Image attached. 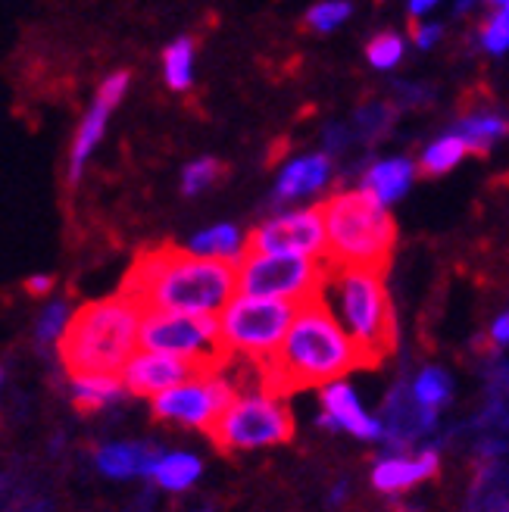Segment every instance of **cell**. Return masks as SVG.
Segmentation results:
<instances>
[{"label":"cell","instance_id":"obj_7","mask_svg":"<svg viewBox=\"0 0 509 512\" xmlns=\"http://www.w3.org/2000/svg\"><path fill=\"white\" fill-rule=\"evenodd\" d=\"M294 319V303L266 300V297H244L235 294L216 313L222 350L235 360L260 363L278 344Z\"/></svg>","mask_w":509,"mask_h":512},{"label":"cell","instance_id":"obj_20","mask_svg":"<svg viewBox=\"0 0 509 512\" xmlns=\"http://www.w3.org/2000/svg\"><path fill=\"white\" fill-rule=\"evenodd\" d=\"M244 244H247V235L241 232L238 225L232 222H216L210 228H203L197 232L191 241H188V253L194 256H203V260H219V263H238L244 256Z\"/></svg>","mask_w":509,"mask_h":512},{"label":"cell","instance_id":"obj_33","mask_svg":"<svg viewBox=\"0 0 509 512\" xmlns=\"http://www.w3.org/2000/svg\"><path fill=\"white\" fill-rule=\"evenodd\" d=\"M350 144H353L350 125H344V122H328L322 128V153H325V157H338V153H344Z\"/></svg>","mask_w":509,"mask_h":512},{"label":"cell","instance_id":"obj_39","mask_svg":"<svg viewBox=\"0 0 509 512\" xmlns=\"http://www.w3.org/2000/svg\"><path fill=\"white\" fill-rule=\"evenodd\" d=\"M475 7H478V0H456V4H453L456 16H466V13H472Z\"/></svg>","mask_w":509,"mask_h":512},{"label":"cell","instance_id":"obj_10","mask_svg":"<svg viewBox=\"0 0 509 512\" xmlns=\"http://www.w3.org/2000/svg\"><path fill=\"white\" fill-rule=\"evenodd\" d=\"M235 394H238V388L232 384V378H228V372L222 369L216 375H200V378L182 381V384H175V388L157 394L154 416L163 422L207 431L213 425V419L232 403Z\"/></svg>","mask_w":509,"mask_h":512},{"label":"cell","instance_id":"obj_30","mask_svg":"<svg viewBox=\"0 0 509 512\" xmlns=\"http://www.w3.org/2000/svg\"><path fill=\"white\" fill-rule=\"evenodd\" d=\"M222 175V163L216 157H197L182 169V194L185 197H197L207 188H213Z\"/></svg>","mask_w":509,"mask_h":512},{"label":"cell","instance_id":"obj_18","mask_svg":"<svg viewBox=\"0 0 509 512\" xmlns=\"http://www.w3.org/2000/svg\"><path fill=\"white\" fill-rule=\"evenodd\" d=\"M435 472H438V453L435 450H422L416 456L397 453V456L381 459V463L375 466L372 484L381 494H400V491H410L413 484L431 478Z\"/></svg>","mask_w":509,"mask_h":512},{"label":"cell","instance_id":"obj_26","mask_svg":"<svg viewBox=\"0 0 509 512\" xmlns=\"http://www.w3.org/2000/svg\"><path fill=\"white\" fill-rule=\"evenodd\" d=\"M397 122V107L394 104H385V100H375V104H366L356 110L353 116V141H363V144H375L381 141L388 132H391V125Z\"/></svg>","mask_w":509,"mask_h":512},{"label":"cell","instance_id":"obj_36","mask_svg":"<svg viewBox=\"0 0 509 512\" xmlns=\"http://www.w3.org/2000/svg\"><path fill=\"white\" fill-rule=\"evenodd\" d=\"M25 288H29V294H35V297H44V294L54 291V278H50V275H32L29 281H25Z\"/></svg>","mask_w":509,"mask_h":512},{"label":"cell","instance_id":"obj_31","mask_svg":"<svg viewBox=\"0 0 509 512\" xmlns=\"http://www.w3.org/2000/svg\"><path fill=\"white\" fill-rule=\"evenodd\" d=\"M478 44L485 54L503 57L509 50V7H497L478 32Z\"/></svg>","mask_w":509,"mask_h":512},{"label":"cell","instance_id":"obj_14","mask_svg":"<svg viewBox=\"0 0 509 512\" xmlns=\"http://www.w3.org/2000/svg\"><path fill=\"white\" fill-rule=\"evenodd\" d=\"M378 422H381V441H385L388 450H410L419 438L435 431L438 413L416 403V397L410 394V384L400 381L385 400V419Z\"/></svg>","mask_w":509,"mask_h":512},{"label":"cell","instance_id":"obj_1","mask_svg":"<svg viewBox=\"0 0 509 512\" xmlns=\"http://www.w3.org/2000/svg\"><path fill=\"white\" fill-rule=\"evenodd\" d=\"M250 366L257 391L272 397H288L303 388H325L356 369H369L363 350L350 341L322 294L297 303L282 344Z\"/></svg>","mask_w":509,"mask_h":512},{"label":"cell","instance_id":"obj_38","mask_svg":"<svg viewBox=\"0 0 509 512\" xmlns=\"http://www.w3.org/2000/svg\"><path fill=\"white\" fill-rule=\"evenodd\" d=\"M506 335H509V316L503 313V316H497V319H494V328H491V338H494V344H497V347H503V344L509 341Z\"/></svg>","mask_w":509,"mask_h":512},{"label":"cell","instance_id":"obj_9","mask_svg":"<svg viewBox=\"0 0 509 512\" xmlns=\"http://www.w3.org/2000/svg\"><path fill=\"white\" fill-rule=\"evenodd\" d=\"M141 350L175 353L182 360H191L207 372H222L228 356L219 341L216 316H178V313H144L138 328Z\"/></svg>","mask_w":509,"mask_h":512},{"label":"cell","instance_id":"obj_12","mask_svg":"<svg viewBox=\"0 0 509 512\" xmlns=\"http://www.w3.org/2000/svg\"><path fill=\"white\" fill-rule=\"evenodd\" d=\"M132 85V75L129 72H113L107 75L104 82H100L94 100H91V107L85 110L79 128H75V138H72V150H69V182L75 185L82 178L88 160L94 157V150L97 144L104 141L107 135V125H110V116L116 113L119 107V100L125 97V91H129Z\"/></svg>","mask_w":509,"mask_h":512},{"label":"cell","instance_id":"obj_5","mask_svg":"<svg viewBox=\"0 0 509 512\" xmlns=\"http://www.w3.org/2000/svg\"><path fill=\"white\" fill-rule=\"evenodd\" d=\"M322 300L350 341L363 350L369 369L385 363V356L397 344V319L385 288V272L325 266Z\"/></svg>","mask_w":509,"mask_h":512},{"label":"cell","instance_id":"obj_11","mask_svg":"<svg viewBox=\"0 0 509 512\" xmlns=\"http://www.w3.org/2000/svg\"><path fill=\"white\" fill-rule=\"evenodd\" d=\"M244 253H291L322 260L325 253V225L319 207L285 210L266 222H260L247 235Z\"/></svg>","mask_w":509,"mask_h":512},{"label":"cell","instance_id":"obj_15","mask_svg":"<svg viewBox=\"0 0 509 512\" xmlns=\"http://www.w3.org/2000/svg\"><path fill=\"white\" fill-rule=\"evenodd\" d=\"M319 422L328 428H341L360 441L381 438V422L366 413V406L353 394L347 381H332L322 388V419Z\"/></svg>","mask_w":509,"mask_h":512},{"label":"cell","instance_id":"obj_21","mask_svg":"<svg viewBox=\"0 0 509 512\" xmlns=\"http://www.w3.org/2000/svg\"><path fill=\"white\" fill-rule=\"evenodd\" d=\"M450 132L469 147V153H488L497 141L506 138V116L497 110H472L463 119H456Z\"/></svg>","mask_w":509,"mask_h":512},{"label":"cell","instance_id":"obj_2","mask_svg":"<svg viewBox=\"0 0 509 512\" xmlns=\"http://www.w3.org/2000/svg\"><path fill=\"white\" fill-rule=\"evenodd\" d=\"M119 294L141 313L216 316L235 297V266L163 244L135 256Z\"/></svg>","mask_w":509,"mask_h":512},{"label":"cell","instance_id":"obj_40","mask_svg":"<svg viewBox=\"0 0 509 512\" xmlns=\"http://www.w3.org/2000/svg\"><path fill=\"white\" fill-rule=\"evenodd\" d=\"M485 4H491L497 10V7H509V0H485Z\"/></svg>","mask_w":509,"mask_h":512},{"label":"cell","instance_id":"obj_4","mask_svg":"<svg viewBox=\"0 0 509 512\" xmlns=\"http://www.w3.org/2000/svg\"><path fill=\"white\" fill-rule=\"evenodd\" d=\"M325 266L385 272L397 247V222L366 191H338L322 203Z\"/></svg>","mask_w":509,"mask_h":512},{"label":"cell","instance_id":"obj_17","mask_svg":"<svg viewBox=\"0 0 509 512\" xmlns=\"http://www.w3.org/2000/svg\"><path fill=\"white\" fill-rule=\"evenodd\" d=\"M416 178V163L410 157H385L366 166L360 178V191H366L372 200H378L381 207L403 200V194L413 188Z\"/></svg>","mask_w":509,"mask_h":512},{"label":"cell","instance_id":"obj_3","mask_svg":"<svg viewBox=\"0 0 509 512\" xmlns=\"http://www.w3.org/2000/svg\"><path fill=\"white\" fill-rule=\"evenodd\" d=\"M141 306L125 294L91 300L79 306L57 341L63 369L79 375H119L138 350Z\"/></svg>","mask_w":509,"mask_h":512},{"label":"cell","instance_id":"obj_25","mask_svg":"<svg viewBox=\"0 0 509 512\" xmlns=\"http://www.w3.org/2000/svg\"><path fill=\"white\" fill-rule=\"evenodd\" d=\"M466 157H469V147L447 128L444 135H438L431 144H425L422 157H419V169L425 175H447L450 169L460 166Z\"/></svg>","mask_w":509,"mask_h":512},{"label":"cell","instance_id":"obj_24","mask_svg":"<svg viewBox=\"0 0 509 512\" xmlns=\"http://www.w3.org/2000/svg\"><path fill=\"white\" fill-rule=\"evenodd\" d=\"M200 472H203V466L194 453H160L150 478H154L163 491H188L200 478Z\"/></svg>","mask_w":509,"mask_h":512},{"label":"cell","instance_id":"obj_32","mask_svg":"<svg viewBox=\"0 0 509 512\" xmlns=\"http://www.w3.org/2000/svg\"><path fill=\"white\" fill-rule=\"evenodd\" d=\"M69 322V303L66 300H54V303H47L44 306V313L38 319V328H35V335H38V344H57L60 335H63V328Z\"/></svg>","mask_w":509,"mask_h":512},{"label":"cell","instance_id":"obj_35","mask_svg":"<svg viewBox=\"0 0 509 512\" xmlns=\"http://www.w3.org/2000/svg\"><path fill=\"white\" fill-rule=\"evenodd\" d=\"M410 41L416 44V50H435L444 41V25L435 19H419L410 32Z\"/></svg>","mask_w":509,"mask_h":512},{"label":"cell","instance_id":"obj_16","mask_svg":"<svg viewBox=\"0 0 509 512\" xmlns=\"http://www.w3.org/2000/svg\"><path fill=\"white\" fill-rule=\"evenodd\" d=\"M328 182H332V157L325 153H303L282 166L275 178V203H294L303 197H316Z\"/></svg>","mask_w":509,"mask_h":512},{"label":"cell","instance_id":"obj_13","mask_svg":"<svg viewBox=\"0 0 509 512\" xmlns=\"http://www.w3.org/2000/svg\"><path fill=\"white\" fill-rule=\"evenodd\" d=\"M200 375H213V372H207L191 360H182V356H175V353L135 350L129 356V363L122 366L119 381L125 391H132L138 397H157V394L175 388V384L200 378Z\"/></svg>","mask_w":509,"mask_h":512},{"label":"cell","instance_id":"obj_29","mask_svg":"<svg viewBox=\"0 0 509 512\" xmlns=\"http://www.w3.org/2000/svg\"><path fill=\"white\" fill-rule=\"evenodd\" d=\"M350 16H353L350 0H319V4L307 10V25L319 35H328V32H338Z\"/></svg>","mask_w":509,"mask_h":512},{"label":"cell","instance_id":"obj_41","mask_svg":"<svg viewBox=\"0 0 509 512\" xmlns=\"http://www.w3.org/2000/svg\"><path fill=\"white\" fill-rule=\"evenodd\" d=\"M0 384H4V369H0Z\"/></svg>","mask_w":509,"mask_h":512},{"label":"cell","instance_id":"obj_23","mask_svg":"<svg viewBox=\"0 0 509 512\" xmlns=\"http://www.w3.org/2000/svg\"><path fill=\"white\" fill-rule=\"evenodd\" d=\"M197 44L191 38H175L163 50V79L172 91H188L194 85Z\"/></svg>","mask_w":509,"mask_h":512},{"label":"cell","instance_id":"obj_8","mask_svg":"<svg viewBox=\"0 0 509 512\" xmlns=\"http://www.w3.org/2000/svg\"><path fill=\"white\" fill-rule=\"evenodd\" d=\"M325 260L291 253H244L235 263V294L303 303L322 294Z\"/></svg>","mask_w":509,"mask_h":512},{"label":"cell","instance_id":"obj_19","mask_svg":"<svg viewBox=\"0 0 509 512\" xmlns=\"http://www.w3.org/2000/svg\"><path fill=\"white\" fill-rule=\"evenodd\" d=\"M160 450L150 444H107L97 450V469L110 478H141L150 475Z\"/></svg>","mask_w":509,"mask_h":512},{"label":"cell","instance_id":"obj_28","mask_svg":"<svg viewBox=\"0 0 509 512\" xmlns=\"http://www.w3.org/2000/svg\"><path fill=\"white\" fill-rule=\"evenodd\" d=\"M403 57H406V41L397 32H378L366 44V60L378 72H394L403 63Z\"/></svg>","mask_w":509,"mask_h":512},{"label":"cell","instance_id":"obj_37","mask_svg":"<svg viewBox=\"0 0 509 512\" xmlns=\"http://www.w3.org/2000/svg\"><path fill=\"white\" fill-rule=\"evenodd\" d=\"M444 0H410V16L413 19H428V13H435Z\"/></svg>","mask_w":509,"mask_h":512},{"label":"cell","instance_id":"obj_6","mask_svg":"<svg viewBox=\"0 0 509 512\" xmlns=\"http://www.w3.org/2000/svg\"><path fill=\"white\" fill-rule=\"evenodd\" d=\"M207 434L222 453L275 447L294 438V416L285 397H272L263 391L235 394L232 403L213 419Z\"/></svg>","mask_w":509,"mask_h":512},{"label":"cell","instance_id":"obj_22","mask_svg":"<svg viewBox=\"0 0 509 512\" xmlns=\"http://www.w3.org/2000/svg\"><path fill=\"white\" fill-rule=\"evenodd\" d=\"M122 381L119 375H79L72 378V400L82 413H94V409H104L113 400L122 397Z\"/></svg>","mask_w":509,"mask_h":512},{"label":"cell","instance_id":"obj_27","mask_svg":"<svg viewBox=\"0 0 509 512\" xmlns=\"http://www.w3.org/2000/svg\"><path fill=\"white\" fill-rule=\"evenodd\" d=\"M410 394L416 397V403H422L425 409H438L450 403L453 397V381L444 369H435V366H428L419 372V378L410 384Z\"/></svg>","mask_w":509,"mask_h":512},{"label":"cell","instance_id":"obj_34","mask_svg":"<svg viewBox=\"0 0 509 512\" xmlns=\"http://www.w3.org/2000/svg\"><path fill=\"white\" fill-rule=\"evenodd\" d=\"M394 97H397V107H425V104H431V97H435V88L403 79L394 85Z\"/></svg>","mask_w":509,"mask_h":512}]
</instances>
